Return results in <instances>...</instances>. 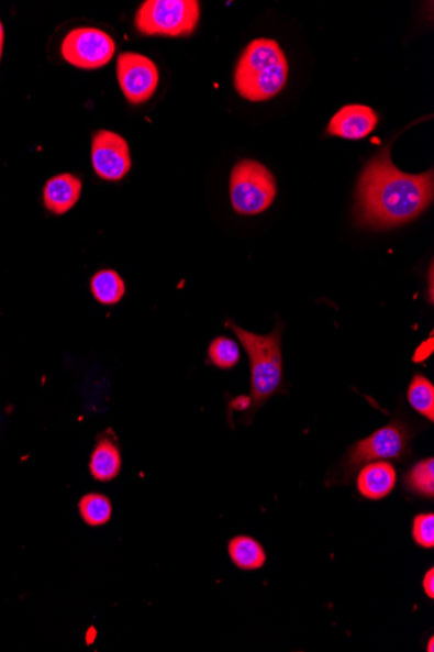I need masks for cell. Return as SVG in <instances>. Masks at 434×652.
<instances>
[{"label":"cell","mask_w":434,"mask_h":652,"mask_svg":"<svg viewBox=\"0 0 434 652\" xmlns=\"http://www.w3.org/2000/svg\"><path fill=\"white\" fill-rule=\"evenodd\" d=\"M433 172L410 175L398 169L389 152L377 154L360 175L355 219L375 230L415 221L433 202Z\"/></svg>","instance_id":"6da1fadb"},{"label":"cell","mask_w":434,"mask_h":652,"mask_svg":"<svg viewBox=\"0 0 434 652\" xmlns=\"http://www.w3.org/2000/svg\"><path fill=\"white\" fill-rule=\"evenodd\" d=\"M288 74V60L280 45L274 40H254L237 63L234 88L247 101H268L283 89Z\"/></svg>","instance_id":"7a4b0ae2"},{"label":"cell","mask_w":434,"mask_h":652,"mask_svg":"<svg viewBox=\"0 0 434 652\" xmlns=\"http://www.w3.org/2000/svg\"><path fill=\"white\" fill-rule=\"evenodd\" d=\"M227 329L234 332L242 346L248 354L252 368V393L248 396V415L245 421L253 420L259 408L280 391L283 379V363L281 352L282 329L277 325L268 335H256L241 329L240 325L227 319Z\"/></svg>","instance_id":"3957f363"},{"label":"cell","mask_w":434,"mask_h":652,"mask_svg":"<svg viewBox=\"0 0 434 652\" xmlns=\"http://www.w3.org/2000/svg\"><path fill=\"white\" fill-rule=\"evenodd\" d=\"M412 431L404 422L394 420L348 449L341 464V482L347 485L361 466L386 460H402L410 453Z\"/></svg>","instance_id":"277c9868"},{"label":"cell","mask_w":434,"mask_h":652,"mask_svg":"<svg viewBox=\"0 0 434 652\" xmlns=\"http://www.w3.org/2000/svg\"><path fill=\"white\" fill-rule=\"evenodd\" d=\"M201 18L196 0H147L142 3L134 24L141 34L187 37L194 33Z\"/></svg>","instance_id":"5b68a950"},{"label":"cell","mask_w":434,"mask_h":652,"mask_svg":"<svg viewBox=\"0 0 434 652\" xmlns=\"http://www.w3.org/2000/svg\"><path fill=\"white\" fill-rule=\"evenodd\" d=\"M231 201L240 216H258L275 201L277 184L275 176L261 163L244 159L232 169Z\"/></svg>","instance_id":"8992f818"},{"label":"cell","mask_w":434,"mask_h":652,"mask_svg":"<svg viewBox=\"0 0 434 652\" xmlns=\"http://www.w3.org/2000/svg\"><path fill=\"white\" fill-rule=\"evenodd\" d=\"M115 52V41L94 27H78L69 32L62 44L63 58L81 69L104 67L111 62Z\"/></svg>","instance_id":"52a82bcc"},{"label":"cell","mask_w":434,"mask_h":652,"mask_svg":"<svg viewBox=\"0 0 434 652\" xmlns=\"http://www.w3.org/2000/svg\"><path fill=\"white\" fill-rule=\"evenodd\" d=\"M116 74L121 91L132 104L147 102L158 89V67L145 55L121 54L118 58Z\"/></svg>","instance_id":"ba28073f"},{"label":"cell","mask_w":434,"mask_h":652,"mask_svg":"<svg viewBox=\"0 0 434 652\" xmlns=\"http://www.w3.org/2000/svg\"><path fill=\"white\" fill-rule=\"evenodd\" d=\"M91 163L101 179H124L132 168L130 145L115 132L98 131L91 141Z\"/></svg>","instance_id":"9c48e42d"},{"label":"cell","mask_w":434,"mask_h":652,"mask_svg":"<svg viewBox=\"0 0 434 652\" xmlns=\"http://www.w3.org/2000/svg\"><path fill=\"white\" fill-rule=\"evenodd\" d=\"M379 123V117L368 106L350 104L341 109L331 119L329 134L345 140H363L369 136Z\"/></svg>","instance_id":"30bf717a"},{"label":"cell","mask_w":434,"mask_h":652,"mask_svg":"<svg viewBox=\"0 0 434 652\" xmlns=\"http://www.w3.org/2000/svg\"><path fill=\"white\" fill-rule=\"evenodd\" d=\"M82 194V181L73 174L52 177L44 189V203L55 216L67 214L73 210Z\"/></svg>","instance_id":"8fae6325"},{"label":"cell","mask_w":434,"mask_h":652,"mask_svg":"<svg viewBox=\"0 0 434 652\" xmlns=\"http://www.w3.org/2000/svg\"><path fill=\"white\" fill-rule=\"evenodd\" d=\"M396 485V467L387 462H375L361 466L357 477L359 494L369 500L388 498L393 493Z\"/></svg>","instance_id":"7c38bea8"},{"label":"cell","mask_w":434,"mask_h":652,"mask_svg":"<svg viewBox=\"0 0 434 652\" xmlns=\"http://www.w3.org/2000/svg\"><path fill=\"white\" fill-rule=\"evenodd\" d=\"M121 469H123V457L115 439L107 435L98 439L89 460L91 478L109 484L120 476Z\"/></svg>","instance_id":"4fadbf2b"},{"label":"cell","mask_w":434,"mask_h":652,"mask_svg":"<svg viewBox=\"0 0 434 652\" xmlns=\"http://www.w3.org/2000/svg\"><path fill=\"white\" fill-rule=\"evenodd\" d=\"M227 554L241 571H258L267 562L266 550L248 535H237L227 543Z\"/></svg>","instance_id":"5bb4252c"},{"label":"cell","mask_w":434,"mask_h":652,"mask_svg":"<svg viewBox=\"0 0 434 652\" xmlns=\"http://www.w3.org/2000/svg\"><path fill=\"white\" fill-rule=\"evenodd\" d=\"M78 513L85 526L101 528L112 520L113 506L109 496L101 493H89L78 500Z\"/></svg>","instance_id":"9a60e30c"},{"label":"cell","mask_w":434,"mask_h":652,"mask_svg":"<svg viewBox=\"0 0 434 652\" xmlns=\"http://www.w3.org/2000/svg\"><path fill=\"white\" fill-rule=\"evenodd\" d=\"M91 295L105 307L119 303L126 292L125 281L113 270L98 272L90 280Z\"/></svg>","instance_id":"2e32d148"},{"label":"cell","mask_w":434,"mask_h":652,"mask_svg":"<svg viewBox=\"0 0 434 652\" xmlns=\"http://www.w3.org/2000/svg\"><path fill=\"white\" fill-rule=\"evenodd\" d=\"M404 487L424 499L434 498V460L425 458L412 466L404 476Z\"/></svg>","instance_id":"e0dca14e"},{"label":"cell","mask_w":434,"mask_h":652,"mask_svg":"<svg viewBox=\"0 0 434 652\" xmlns=\"http://www.w3.org/2000/svg\"><path fill=\"white\" fill-rule=\"evenodd\" d=\"M408 400L412 409L416 410L419 415H422L431 422L434 421V386L429 378L422 374H416L412 378Z\"/></svg>","instance_id":"ac0fdd59"},{"label":"cell","mask_w":434,"mask_h":652,"mask_svg":"<svg viewBox=\"0 0 434 652\" xmlns=\"http://www.w3.org/2000/svg\"><path fill=\"white\" fill-rule=\"evenodd\" d=\"M208 354L210 363L220 371H231L241 361L240 345L233 339L226 336L213 339Z\"/></svg>","instance_id":"d6986e66"},{"label":"cell","mask_w":434,"mask_h":652,"mask_svg":"<svg viewBox=\"0 0 434 652\" xmlns=\"http://www.w3.org/2000/svg\"><path fill=\"white\" fill-rule=\"evenodd\" d=\"M412 540L419 548L432 550L434 548V515L420 513L412 521Z\"/></svg>","instance_id":"ffe728a7"},{"label":"cell","mask_w":434,"mask_h":652,"mask_svg":"<svg viewBox=\"0 0 434 652\" xmlns=\"http://www.w3.org/2000/svg\"><path fill=\"white\" fill-rule=\"evenodd\" d=\"M423 590L430 599H434V570L431 568L425 573L423 579Z\"/></svg>","instance_id":"44dd1931"},{"label":"cell","mask_w":434,"mask_h":652,"mask_svg":"<svg viewBox=\"0 0 434 652\" xmlns=\"http://www.w3.org/2000/svg\"><path fill=\"white\" fill-rule=\"evenodd\" d=\"M3 46H4V30H3L2 21H0V60H2Z\"/></svg>","instance_id":"7402d4cb"},{"label":"cell","mask_w":434,"mask_h":652,"mask_svg":"<svg viewBox=\"0 0 434 652\" xmlns=\"http://www.w3.org/2000/svg\"><path fill=\"white\" fill-rule=\"evenodd\" d=\"M426 651L429 652H433L434 651V638L431 637L430 643H429V648H426Z\"/></svg>","instance_id":"603a6c76"}]
</instances>
